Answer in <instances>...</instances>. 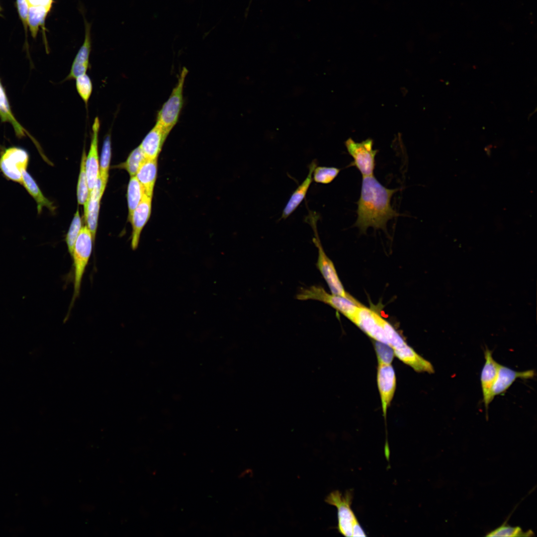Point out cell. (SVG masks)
Returning <instances> with one entry per match:
<instances>
[{"label": "cell", "instance_id": "cell-14", "mask_svg": "<svg viewBox=\"0 0 537 537\" xmlns=\"http://www.w3.org/2000/svg\"><path fill=\"white\" fill-rule=\"evenodd\" d=\"M535 375L534 370L517 371L500 364L497 375L491 391L492 399H493L496 396L504 394L516 379L532 378Z\"/></svg>", "mask_w": 537, "mask_h": 537}, {"label": "cell", "instance_id": "cell-24", "mask_svg": "<svg viewBox=\"0 0 537 537\" xmlns=\"http://www.w3.org/2000/svg\"><path fill=\"white\" fill-rule=\"evenodd\" d=\"M145 192L136 176L130 177L127 191L128 209V221L129 222L132 213L141 201Z\"/></svg>", "mask_w": 537, "mask_h": 537}, {"label": "cell", "instance_id": "cell-3", "mask_svg": "<svg viewBox=\"0 0 537 537\" xmlns=\"http://www.w3.org/2000/svg\"><path fill=\"white\" fill-rule=\"evenodd\" d=\"M188 72L186 67L182 68L177 83L157 115L156 123L169 134L178 123L183 107V87Z\"/></svg>", "mask_w": 537, "mask_h": 537}, {"label": "cell", "instance_id": "cell-34", "mask_svg": "<svg viewBox=\"0 0 537 537\" xmlns=\"http://www.w3.org/2000/svg\"><path fill=\"white\" fill-rule=\"evenodd\" d=\"M0 11H1V7H0Z\"/></svg>", "mask_w": 537, "mask_h": 537}, {"label": "cell", "instance_id": "cell-18", "mask_svg": "<svg viewBox=\"0 0 537 537\" xmlns=\"http://www.w3.org/2000/svg\"><path fill=\"white\" fill-rule=\"evenodd\" d=\"M317 167L316 160H313L309 166V173L305 179L299 184L292 193L283 210L281 218L289 217L298 207L305 198L308 190L313 180V173Z\"/></svg>", "mask_w": 537, "mask_h": 537}, {"label": "cell", "instance_id": "cell-6", "mask_svg": "<svg viewBox=\"0 0 537 537\" xmlns=\"http://www.w3.org/2000/svg\"><path fill=\"white\" fill-rule=\"evenodd\" d=\"M345 144L349 154L353 158L349 166L355 167L362 177L373 176L375 157L378 150L373 149V140L368 138L361 142H356L349 138Z\"/></svg>", "mask_w": 537, "mask_h": 537}, {"label": "cell", "instance_id": "cell-32", "mask_svg": "<svg viewBox=\"0 0 537 537\" xmlns=\"http://www.w3.org/2000/svg\"><path fill=\"white\" fill-rule=\"evenodd\" d=\"M29 6H42L51 9L53 0H26Z\"/></svg>", "mask_w": 537, "mask_h": 537}, {"label": "cell", "instance_id": "cell-21", "mask_svg": "<svg viewBox=\"0 0 537 537\" xmlns=\"http://www.w3.org/2000/svg\"><path fill=\"white\" fill-rule=\"evenodd\" d=\"M21 184L35 201L39 214L42 212L43 207H46L52 212L55 211L56 207L53 203L44 195L37 182L27 170L22 172Z\"/></svg>", "mask_w": 537, "mask_h": 537}, {"label": "cell", "instance_id": "cell-17", "mask_svg": "<svg viewBox=\"0 0 537 537\" xmlns=\"http://www.w3.org/2000/svg\"><path fill=\"white\" fill-rule=\"evenodd\" d=\"M169 134L158 124H155L139 145L146 159H158Z\"/></svg>", "mask_w": 537, "mask_h": 537}, {"label": "cell", "instance_id": "cell-20", "mask_svg": "<svg viewBox=\"0 0 537 537\" xmlns=\"http://www.w3.org/2000/svg\"><path fill=\"white\" fill-rule=\"evenodd\" d=\"M157 171L158 159H146L135 176L143 188L145 193L152 198L157 177Z\"/></svg>", "mask_w": 537, "mask_h": 537}, {"label": "cell", "instance_id": "cell-33", "mask_svg": "<svg viewBox=\"0 0 537 537\" xmlns=\"http://www.w3.org/2000/svg\"><path fill=\"white\" fill-rule=\"evenodd\" d=\"M364 532L361 527L358 520L357 521L353 526L352 537H365Z\"/></svg>", "mask_w": 537, "mask_h": 537}, {"label": "cell", "instance_id": "cell-11", "mask_svg": "<svg viewBox=\"0 0 537 537\" xmlns=\"http://www.w3.org/2000/svg\"><path fill=\"white\" fill-rule=\"evenodd\" d=\"M99 129L100 121L98 117H96L92 126L90 147L86 160V172L90 192L99 176L98 141Z\"/></svg>", "mask_w": 537, "mask_h": 537}, {"label": "cell", "instance_id": "cell-1", "mask_svg": "<svg viewBox=\"0 0 537 537\" xmlns=\"http://www.w3.org/2000/svg\"><path fill=\"white\" fill-rule=\"evenodd\" d=\"M397 190L386 188L374 176L362 177L360 195L357 202L358 218L354 226L364 233L369 227L385 231L387 221L399 215L390 203Z\"/></svg>", "mask_w": 537, "mask_h": 537}, {"label": "cell", "instance_id": "cell-30", "mask_svg": "<svg viewBox=\"0 0 537 537\" xmlns=\"http://www.w3.org/2000/svg\"><path fill=\"white\" fill-rule=\"evenodd\" d=\"M533 532L528 531L525 533L518 527H512L503 525L495 530L488 533L487 537H529L532 536Z\"/></svg>", "mask_w": 537, "mask_h": 537}, {"label": "cell", "instance_id": "cell-28", "mask_svg": "<svg viewBox=\"0 0 537 537\" xmlns=\"http://www.w3.org/2000/svg\"><path fill=\"white\" fill-rule=\"evenodd\" d=\"M340 171V169L333 167H316L312 178L316 182L328 184L334 180Z\"/></svg>", "mask_w": 537, "mask_h": 537}, {"label": "cell", "instance_id": "cell-19", "mask_svg": "<svg viewBox=\"0 0 537 537\" xmlns=\"http://www.w3.org/2000/svg\"><path fill=\"white\" fill-rule=\"evenodd\" d=\"M0 119L1 122H8L13 127L17 137L21 138L26 135L36 144L37 142L27 131L20 124L14 116L5 89L0 79Z\"/></svg>", "mask_w": 537, "mask_h": 537}, {"label": "cell", "instance_id": "cell-13", "mask_svg": "<svg viewBox=\"0 0 537 537\" xmlns=\"http://www.w3.org/2000/svg\"><path fill=\"white\" fill-rule=\"evenodd\" d=\"M485 362L483 366L481 375V387L483 399L486 410H487L489 405L493 400L491 396V391L495 381L500 364L492 357V351L486 349L484 352Z\"/></svg>", "mask_w": 537, "mask_h": 537}, {"label": "cell", "instance_id": "cell-5", "mask_svg": "<svg viewBox=\"0 0 537 537\" xmlns=\"http://www.w3.org/2000/svg\"><path fill=\"white\" fill-rule=\"evenodd\" d=\"M94 243L92 234L88 226H83L76 241L72 256L74 268V282L70 308H72L80 294L82 280L90 257Z\"/></svg>", "mask_w": 537, "mask_h": 537}, {"label": "cell", "instance_id": "cell-2", "mask_svg": "<svg viewBox=\"0 0 537 537\" xmlns=\"http://www.w3.org/2000/svg\"><path fill=\"white\" fill-rule=\"evenodd\" d=\"M296 298L298 300H315L325 303L341 313L351 321L361 305L353 297H344L328 293L322 286L312 285L301 288Z\"/></svg>", "mask_w": 537, "mask_h": 537}, {"label": "cell", "instance_id": "cell-23", "mask_svg": "<svg viewBox=\"0 0 537 537\" xmlns=\"http://www.w3.org/2000/svg\"><path fill=\"white\" fill-rule=\"evenodd\" d=\"M111 137L109 134L104 138L99 161V177L102 190L104 192L108 178V171L111 157Z\"/></svg>", "mask_w": 537, "mask_h": 537}, {"label": "cell", "instance_id": "cell-16", "mask_svg": "<svg viewBox=\"0 0 537 537\" xmlns=\"http://www.w3.org/2000/svg\"><path fill=\"white\" fill-rule=\"evenodd\" d=\"M85 21L84 41L74 59L69 74L65 80L75 79L79 76L87 74L89 67V58L91 51L90 25L86 20Z\"/></svg>", "mask_w": 537, "mask_h": 537}, {"label": "cell", "instance_id": "cell-12", "mask_svg": "<svg viewBox=\"0 0 537 537\" xmlns=\"http://www.w3.org/2000/svg\"><path fill=\"white\" fill-rule=\"evenodd\" d=\"M152 199L145 194L134 210L129 221L132 228L131 246L133 250L138 248L142 231L150 217Z\"/></svg>", "mask_w": 537, "mask_h": 537}, {"label": "cell", "instance_id": "cell-26", "mask_svg": "<svg viewBox=\"0 0 537 537\" xmlns=\"http://www.w3.org/2000/svg\"><path fill=\"white\" fill-rule=\"evenodd\" d=\"M146 160V158L139 146L130 152L125 162L117 167L125 169L130 177L135 176L139 168Z\"/></svg>", "mask_w": 537, "mask_h": 537}, {"label": "cell", "instance_id": "cell-29", "mask_svg": "<svg viewBox=\"0 0 537 537\" xmlns=\"http://www.w3.org/2000/svg\"><path fill=\"white\" fill-rule=\"evenodd\" d=\"M75 80L77 91L87 106L92 91L91 81L87 74L79 76Z\"/></svg>", "mask_w": 537, "mask_h": 537}, {"label": "cell", "instance_id": "cell-27", "mask_svg": "<svg viewBox=\"0 0 537 537\" xmlns=\"http://www.w3.org/2000/svg\"><path fill=\"white\" fill-rule=\"evenodd\" d=\"M82 227L81 218L79 211L77 209L76 212L74 214L65 238L68 252L71 257L73 254L76 241L81 231Z\"/></svg>", "mask_w": 537, "mask_h": 537}, {"label": "cell", "instance_id": "cell-15", "mask_svg": "<svg viewBox=\"0 0 537 537\" xmlns=\"http://www.w3.org/2000/svg\"><path fill=\"white\" fill-rule=\"evenodd\" d=\"M103 193L101 182L98 176L93 188L90 192L87 204L84 207L87 226L92 234L94 242L97 227L100 202Z\"/></svg>", "mask_w": 537, "mask_h": 537}, {"label": "cell", "instance_id": "cell-25", "mask_svg": "<svg viewBox=\"0 0 537 537\" xmlns=\"http://www.w3.org/2000/svg\"><path fill=\"white\" fill-rule=\"evenodd\" d=\"M86 151L84 149L81 158L77 189L78 203L80 205H84V207L87 204L90 193L86 172Z\"/></svg>", "mask_w": 537, "mask_h": 537}, {"label": "cell", "instance_id": "cell-31", "mask_svg": "<svg viewBox=\"0 0 537 537\" xmlns=\"http://www.w3.org/2000/svg\"><path fill=\"white\" fill-rule=\"evenodd\" d=\"M16 6L20 19L23 23L25 33L27 29V18L29 5L26 0H16Z\"/></svg>", "mask_w": 537, "mask_h": 537}, {"label": "cell", "instance_id": "cell-7", "mask_svg": "<svg viewBox=\"0 0 537 537\" xmlns=\"http://www.w3.org/2000/svg\"><path fill=\"white\" fill-rule=\"evenodd\" d=\"M29 155L24 149L16 146L4 148L0 155V171L5 179L22 183V174L27 170Z\"/></svg>", "mask_w": 537, "mask_h": 537}, {"label": "cell", "instance_id": "cell-22", "mask_svg": "<svg viewBox=\"0 0 537 537\" xmlns=\"http://www.w3.org/2000/svg\"><path fill=\"white\" fill-rule=\"evenodd\" d=\"M51 9L42 6H29L27 25L32 36L35 38L41 27L45 33V19Z\"/></svg>", "mask_w": 537, "mask_h": 537}, {"label": "cell", "instance_id": "cell-9", "mask_svg": "<svg viewBox=\"0 0 537 537\" xmlns=\"http://www.w3.org/2000/svg\"><path fill=\"white\" fill-rule=\"evenodd\" d=\"M382 319L376 312L361 305L351 322L375 342L387 345Z\"/></svg>", "mask_w": 537, "mask_h": 537}, {"label": "cell", "instance_id": "cell-4", "mask_svg": "<svg viewBox=\"0 0 537 537\" xmlns=\"http://www.w3.org/2000/svg\"><path fill=\"white\" fill-rule=\"evenodd\" d=\"M317 219L318 215L315 212H309L308 216L306 218L307 222L310 224L314 232L315 237L313 238V242L317 248L318 253L316 267L327 283L332 294L344 297L351 296L345 291L338 276L334 263L327 256L322 247L317 231Z\"/></svg>", "mask_w": 537, "mask_h": 537}, {"label": "cell", "instance_id": "cell-10", "mask_svg": "<svg viewBox=\"0 0 537 537\" xmlns=\"http://www.w3.org/2000/svg\"><path fill=\"white\" fill-rule=\"evenodd\" d=\"M377 361V384L383 415L385 417L395 392L396 377L391 363Z\"/></svg>", "mask_w": 537, "mask_h": 537}, {"label": "cell", "instance_id": "cell-8", "mask_svg": "<svg viewBox=\"0 0 537 537\" xmlns=\"http://www.w3.org/2000/svg\"><path fill=\"white\" fill-rule=\"evenodd\" d=\"M353 497V492L350 490L347 491L344 495L336 490L330 493L325 499L326 503L337 508L338 530L346 537H352L353 525L358 521L351 508Z\"/></svg>", "mask_w": 537, "mask_h": 537}]
</instances>
